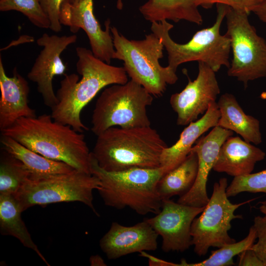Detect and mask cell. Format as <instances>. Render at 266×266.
Instances as JSON below:
<instances>
[{
    "label": "cell",
    "mask_w": 266,
    "mask_h": 266,
    "mask_svg": "<svg viewBox=\"0 0 266 266\" xmlns=\"http://www.w3.org/2000/svg\"><path fill=\"white\" fill-rule=\"evenodd\" d=\"M78 61L75 73L66 75L60 82L56 94L57 104L51 109L52 118L82 133L88 128L82 123L83 109L100 90L112 84L128 81L123 67L111 66L96 57L91 50L83 47L76 48Z\"/></svg>",
    "instance_id": "cell-1"
},
{
    "label": "cell",
    "mask_w": 266,
    "mask_h": 266,
    "mask_svg": "<svg viewBox=\"0 0 266 266\" xmlns=\"http://www.w3.org/2000/svg\"><path fill=\"white\" fill-rule=\"evenodd\" d=\"M1 133L47 158L92 174L91 152L84 135L54 120L51 115L21 118Z\"/></svg>",
    "instance_id": "cell-2"
},
{
    "label": "cell",
    "mask_w": 266,
    "mask_h": 266,
    "mask_svg": "<svg viewBox=\"0 0 266 266\" xmlns=\"http://www.w3.org/2000/svg\"><path fill=\"white\" fill-rule=\"evenodd\" d=\"M166 147L158 132L150 126L113 127L97 135L91 153L101 168L119 171L161 166V156Z\"/></svg>",
    "instance_id": "cell-3"
},
{
    "label": "cell",
    "mask_w": 266,
    "mask_h": 266,
    "mask_svg": "<svg viewBox=\"0 0 266 266\" xmlns=\"http://www.w3.org/2000/svg\"><path fill=\"white\" fill-rule=\"evenodd\" d=\"M90 169L100 181L97 190L106 205L117 209L129 207L142 215L157 214L161 211L163 200L157 187L162 177L168 172L166 167L108 171L99 166L91 152Z\"/></svg>",
    "instance_id": "cell-4"
},
{
    "label": "cell",
    "mask_w": 266,
    "mask_h": 266,
    "mask_svg": "<svg viewBox=\"0 0 266 266\" xmlns=\"http://www.w3.org/2000/svg\"><path fill=\"white\" fill-rule=\"evenodd\" d=\"M216 6L214 24L196 32L185 44L176 43L171 38L169 31L173 26L166 20L151 23V30L163 43L167 54V66L171 70L176 72L179 65L192 61L204 62L215 72L222 66L230 67L231 40L226 33L222 35L220 32L230 6L222 4H216Z\"/></svg>",
    "instance_id": "cell-5"
},
{
    "label": "cell",
    "mask_w": 266,
    "mask_h": 266,
    "mask_svg": "<svg viewBox=\"0 0 266 266\" xmlns=\"http://www.w3.org/2000/svg\"><path fill=\"white\" fill-rule=\"evenodd\" d=\"M110 31L115 49L113 59L123 62V67L131 80L155 97L162 96L167 84L177 82L176 72L159 63L164 46L155 33L146 34L142 40H130L115 27H111Z\"/></svg>",
    "instance_id": "cell-6"
},
{
    "label": "cell",
    "mask_w": 266,
    "mask_h": 266,
    "mask_svg": "<svg viewBox=\"0 0 266 266\" xmlns=\"http://www.w3.org/2000/svg\"><path fill=\"white\" fill-rule=\"evenodd\" d=\"M153 95L131 80L105 88L97 100L92 116L91 131L97 136L109 128L149 126L147 108Z\"/></svg>",
    "instance_id": "cell-7"
},
{
    "label": "cell",
    "mask_w": 266,
    "mask_h": 266,
    "mask_svg": "<svg viewBox=\"0 0 266 266\" xmlns=\"http://www.w3.org/2000/svg\"><path fill=\"white\" fill-rule=\"evenodd\" d=\"M100 184L97 176L75 169L68 173L30 179L15 195L23 211L35 205L79 201L98 215L93 191L98 190Z\"/></svg>",
    "instance_id": "cell-8"
},
{
    "label": "cell",
    "mask_w": 266,
    "mask_h": 266,
    "mask_svg": "<svg viewBox=\"0 0 266 266\" xmlns=\"http://www.w3.org/2000/svg\"><path fill=\"white\" fill-rule=\"evenodd\" d=\"M249 14L229 7L225 17L233 54L228 75L245 87L250 81L266 77V41L250 23Z\"/></svg>",
    "instance_id": "cell-9"
},
{
    "label": "cell",
    "mask_w": 266,
    "mask_h": 266,
    "mask_svg": "<svg viewBox=\"0 0 266 266\" xmlns=\"http://www.w3.org/2000/svg\"><path fill=\"white\" fill-rule=\"evenodd\" d=\"M227 179L221 178L213 185V192L201 215L193 220L191 228V243L199 256L205 255L211 247L219 248L235 242L228 232L231 221L241 219L242 215L234 214L240 206L253 200L239 203H232L226 194Z\"/></svg>",
    "instance_id": "cell-10"
},
{
    "label": "cell",
    "mask_w": 266,
    "mask_h": 266,
    "mask_svg": "<svg viewBox=\"0 0 266 266\" xmlns=\"http://www.w3.org/2000/svg\"><path fill=\"white\" fill-rule=\"evenodd\" d=\"M77 39L75 34L58 36L44 33L36 41L37 44L43 49L27 76L29 80L36 83L37 91L41 95L44 104L51 108L58 102L53 90V79L55 76L63 74L66 70L61 54Z\"/></svg>",
    "instance_id": "cell-11"
},
{
    "label": "cell",
    "mask_w": 266,
    "mask_h": 266,
    "mask_svg": "<svg viewBox=\"0 0 266 266\" xmlns=\"http://www.w3.org/2000/svg\"><path fill=\"white\" fill-rule=\"evenodd\" d=\"M204 207L175 202L170 199L164 200L161 211L154 217L145 220L162 236L163 251L183 252L192 245V222Z\"/></svg>",
    "instance_id": "cell-12"
},
{
    "label": "cell",
    "mask_w": 266,
    "mask_h": 266,
    "mask_svg": "<svg viewBox=\"0 0 266 266\" xmlns=\"http://www.w3.org/2000/svg\"><path fill=\"white\" fill-rule=\"evenodd\" d=\"M199 72L196 79L188 83L180 92L172 94L169 102L177 115V124L186 126L205 113L216 101L220 90L215 72L207 64L198 62Z\"/></svg>",
    "instance_id": "cell-13"
},
{
    "label": "cell",
    "mask_w": 266,
    "mask_h": 266,
    "mask_svg": "<svg viewBox=\"0 0 266 266\" xmlns=\"http://www.w3.org/2000/svg\"><path fill=\"white\" fill-rule=\"evenodd\" d=\"M93 10V0H82L73 4L66 0L61 7L60 23L69 27L73 33L82 29L88 37L94 55L110 64L115 52L110 20L107 19L105 21V30H103Z\"/></svg>",
    "instance_id": "cell-14"
},
{
    "label": "cell",
    "mask_w": 266,
    "mask_h": 266,
    "mask_svg": "<svg viewBox=\"0 0 266 266\" xmlns=\"http://www.w3.org/2000/svg\"><path fill=\"white\" fill-rule=\"evenodd\" d=\"M233 134V131L217 126L208 134L197 140L191 150L195 152L198 158L197 178L191 190L179 197L178 203L199 207L206 206L209 200L206 191L209 174L222 145Z\"/></svg>",
    "instance_id": "cell-15"
},
{
    "label": "cell",
    "mask_w": 266,
    "mask_h": 266,
    "mask_svg": "<svg viewBox=\"0 0 266 266\" xmlns=\"http://www.w3.org/2000/svg\"><path fill=\"white\" fill-rule=\"evenodd\" d=\"M159 235L145 220L132 226L113 222L100 241L101 250L110 260L136 252L155 251Z\"/></svg>",
    "instance_id": "cell-16"
},
{
    "label": "cell",
    "mask_w": 266,
    "mask_h": 266,
    "mask_svg": "<svg viewBox=\"0 0 266 266\" xmlns=\"http://www.w3.org/2000/svg\"><path fill=\"white\" fill-rule=\"evenodd\" d=\"M0 130L11 126L23 117L36 116L35 110L29 105L30 87L27 81L16 67L13 74L8 76L0 58Z\"/></svg>",
    "instance_id": "cell-17"
},
{
    "label": "cell",
    "mask_w": 266,
    "mask_h": 266,
    "mask_svg": "<svg viewBox=\"0 0 266 266\" xmlns=\"http://www.w3.org/2000/svg\"><path fill=\"white\" fill-rule=\"evenodd\" d=\"M266 153L238 136L229 137L222 145L213 169L234 177L250 174Z\"/></svg>",
    "instance_id": "cell-18"
},
{
    "label": "cell",
    "mask_w": 266,
    "mask_h": 266,
    "mask_svg": "<svg viewBox=\"0 0 266 266\" xmlns=\"http://www.w3.org/2000/svg\"><path fill=\"white\" fill-rule=\"evenodd\" d=\"M220 117L217 103L214 102L200 119L188 125L174 144L164 149L160 158L161 166L169 171L179 165L190 153L198 138L210 129L218 125Z\"/></svg>",
    "instance_id": "cell-19"
},
{
    "label": "cell",
    "mask_w": 266,
    "mask_h": 266,
    "mask_svg": "<svg viewBox=\"0 0 266 266\" xmlns=\"http://www.w3.org/2000/svg\"><path fill=\"white\" fill-rule=\"evenodd\" d=\"M217 103L220 113L217 126L235 132L254 145L262 142L259 120L245 114L233 95H222Z\"/></svg>",
    "instance_id": "cell-20"
},
{
    "label": "cell",
    "mask_w": 266,
    "mask_h": 266,
    "mask_svg": "<svg viewBox=\"0 0 266 266\" xmlns=\"http://www.w3.org/2000/svg\"><path fill=\"white\" fill-rule=\"evenodd\" d=\"M0 142L6 152L24 165L30 173L31 180L68 173L75 170L68 164L47 158L9 136L1 135Z\"/></svg>",
    "instance_id": "cell-21"
},
{
    "label": "cell",
    "mask_w": 266,
    "mask_h": 266,
    "mask_svg": "<svg viewBox=\"0 0 266 266\" xmlns=\"http://www.w3.org/2000/svg\"><path fill=\"white\" fill-rule=\"evenodd\" d=\"M139 10L151 23L185 20L201 25L203 21L195 0H148Z\"/></svg>",
    "instance_id": "cell-22"
},
{
    "label": "cell",
    "mask_w": 266,
    "mask_h": 266,
    "mask_svg": "<svg viewBox=\"0 0 266 266\" xmlns=\"http://www.w3.org/2000/svg\"><path fill=\"white\" fill-rule=\"evenodd\" d=\"M23 212L15 195H0V231L2 235H11L25 247L34 251L45 264L50 265L34 243L22 219Z\"/></svg>",
    "instance_id": "cell-23"
},
{
    "label": "cell",
    "mask_w": 266,
    "mask_h": 266,
    "mask_svg": "<svg viewBox=\"0 0 266 266\" xmlns=\"http://www.w3.org/2000/svg\"><path fill=\"white\" fill-rule=\"evenodd\" d=\"M198 169L197 154L191 151L177 166L164 175L157 184V191L162 200L173 196L186 194L196 181Z\"/></svg>",
    "instance_id": "cell-24"
},
{
    "label": "cell",
    "mask_w": 266,
    "mask_h": 266,
    "mask_svg": "<svg viewBox=\"0 0 266 266\" xmlns=\"http://www.w3.org/2000/svg\"><path fill=\"white\" fill-rule=\"evenodd\" d=\"M257 238V233L253 225L245 238L238 242L226 244L211 252L210 257L199 263H188L182 260L177 266H230L234 264L233 258L243 251L251 248Z\"/></svg>",
    "instance_id": "cell-25"
},
{
    "label": "cell",
    "mask_w": 266,
    "mask_h": 266,
    "mask_svg": "<svg viewBox=\"0 0 266 266\" xmlns=\"http://www.w3.org/2000/svg\"><path fill=\"white\" fill-rule=\"evenodd\" d=\"M6 152L0 159V195H15L30 179L31 174L20 161Z\"/></svg>",
    "instance_id": "cell-26"
},
{
    "label": "cell",
    "mask_w": 266,
    "mask_h": 266,
    "mask_svg": "<svg viewBox=\"0 0 266 266\" xmlns=\"http://www.w3.org/2000/svg\"><path fill=\"white\" fill-rule=\"evenodd\" d=\"M0 10L19 11L34 26L44 29L50 28V21L39 0H0Z\"/></svg>",
    "instance_id": "cell-27"
},
{
    "label": "cell",
    "mask_w": 266,
    "mask_h": 266,
    "mask_svg": "<svg viewBox=\"0 0 266 266\" xmlns=\"http://www.w3.org/2000/svg\"><path fill=\"white\" fill-rule=\"evenodd\" d=\"M242 192L266 194V169L234 177L226 189L228 198L234 197Z\"/></svg>",
    "instance_id": "cell-28"
},
{
    "label": "cell",
    "mask_w": 266,
    "mask_h": 266,
    "mask_svg": "<svg viewBox=\"0 0 266 266\" xmlns=\"http://www.w3.org/2000/svg\"><path fill=\"white\" fill-rule=\"evenodd\" d=\"M262 0H195L197 6L208 9L214 4H222L232 8L250 13L253 12Z\"/></svg>",
    "instance_id": "cell-29"
},
{
    "label": "cell",
    "mask_w": 266,
    "mask_h": 266,
    "mask_svg": "<svg viewBox=\"0 0 266 266\" xmlns=\"http://www.w3.org/2000/svg\"><path fill=\"white\" fill-rule=\"evenodd\" d=\"M257 233L258 241L251 248L266 266V218L256 216L253 225Z\"/></svg>",
    "instance_id": "cell-30"
},
{
    "label": "cell",
    "mask_w": 266,
    "mask_h": 266,
    "mask_svg": "<svg viewBox=\"0 0 266 266\" xmlns=\"http://www.w3.org/2000/svg\"><path fill=\"white\" fill-rule=\"evenodd\" d=\"M65 0H39L43 11L50 21L49 29L53 32H59L62 30L60 16L62 5Z\"/></svg>",
    "instance_id": "cell-31"
},
{
    "label": "cell",
    "mask_w": 266,
    "mask_h": 266,
    "mask_svg": "<svg viewBox=\"0 0 266 266\" xmlns=\"http://www.w3.org/2000/svg\"><path fill=\"white\" fill-rule=\"evenodd\" d=\"M238 256L239 266H264L263 263L251 248L243 251Z\"/></svg>",
    "instance_id": "cell-32"
},
{
    "label": "cell",
    "mask_w": 266,
    "mask_h": 266,
    "mask_svg": "<svg viewBox=\"0 0 266 266\" xmlns=\"http://www.w3.org/2000/svg\"><path fill=\"white\" fill-rule=\"evenodd\" d=\"M253 12L260 20L266 23V0H262Z\"/></svg>",
    "instance_id": "cell-33"
},
{
    "label": "cell",
    "mask_w": 266,
    "mask_h": 266,
    "mask_svg": "<svg viewBox=\"0 0 266 266\" xmlns=\"http://www.w3.org/2000/svg\"><path fill=\"white\" fill-rule=\"evenodd\" d=\"M91 266H106L103 259L99 255L91 256L89 259Z\"/></svg>",
    "instance_id": "cell-34"
},
{
    "label": "cell",
    "mask_w": 266,
    "mask_h": 266,
    "mask_svg": "<svg viewBox=\"0 0 266 266\" xmlns=\"http://www.w3.org/2000/svg\"><path fill=\"white\" fill-rule=\"evenodd\" d=\"M260 211L264 215L266 218V205L261 204L259 208Z\"/></svg>",
    "instance_id": "cell-35"
},
{
    "label": "cell",
    "mask_w": 266,
    "mask_h": 266,
    "mask_svg": "<svg viewBox=\"0 0 266 266\" xmlns=\"http://www.w3.org/2000/svg\"><path fill=\"white\" fill-rule=\"evenodd\" d=\"M123 4L122 0H117L116 7L119 10H122L123 8Z\"/></svg>",
    "instance_id": "cell-36"
},
{
    "label": "cell",
    "mask_w": 266,
    "mask_h": 266,
    "mask_svg": "<svg viewBox=\"0 0 266 266\" xmlns=\"http://www.w3.org/2000/svg\"><path fill=\"white\" fill-rule=\"evenodd\" d=\"M82 0H67V1L71 4L75 3L78 2Z\"/></svg>",
    "instance_id": "cell-37"
},
{
    "label": "cell",
    "mask_w": 266,
    "mask_h": 266,
    "mask_svg": "<svg viewBox=\"0 0 266 266\" xmlns=\"http://www.w3.org/2000/svg\"><path fill=\"white\" fill-rule=\"evenodd\" d=\"M261 204L266 205V200L262 201L259 202Z\"/></svg>",
    "instance_id": "cell-38"
}]
</instances>
